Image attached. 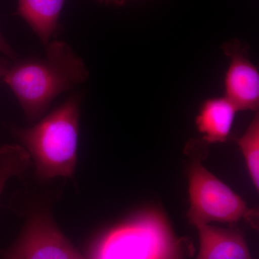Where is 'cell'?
Masks as SVG:
<instances>
[{
  "mask_svg": "<svg viewBox=\"0 0 259 259\" xmlns=\"http://www.w3.org/2000/svg\"><path fill=\"white\" fill-rule=\"evenodd\" d=\"M45 48L42 57L15 60L3 78L32 123L40 120L56 97L90 76L83 59L67 42L53 40Z\"/></svg>",
  "mask_w": 259,
  "mask_h": 259,
  "instance_id": "6da1fadb",
  "label": "cell"
},
{
  "mask_svg": "<svg viewBox=\"0 0 259 259\" xmlns=\"http://www.w3.org/2000/svg\"><path fill=\"white\" fill-rule=\"evenodd\" d=\"M83 93H74L30 127H15V137L32 156L42 180L73 177L77 161Z\"/></svg>",
  "mask_w": 259,
  "mask_h": 259,
  "instance_id": "7a4b0ae2",
  "label": "cell"
},
{
  "mask_svg": "<svg viewBox=\"0 0 259 259\" xmlns=\"http://www.w3.org/2000/svg\"><path fill=\"white\" fill-rule=\"evenodd\" d=\"M190 208L187 218L193 226L210 222L234 223L245 220L256 228L258 213L196 160L189 169Z\"/></svg>",
  "mask_w": 259,
  "mask_h": 259,
  "instance_id": "3957f363",
  "label": "cell"
},
{
  "mask_svg": "<svg viewBox=\"0 0 259 259\" xmlns=\"http://www.w3.org/2000/svg\"><path fill=\"white\" fill-rule=\"evenodd\" d=\"M177 251L168 226L151 214L108 235L99 245L95 259H164Z\"/></svg>",
  "mask_w": 259,
  "mask_h": 259,
  "instance_id": "277c9868",
  "label": "cell"
},
{
  "mask_svg": "<svg viewBox=\"0 0 259 259\" xmlns=\"http://www.w3.org/2000/svg\"><path fill=\"white\" fill-rule=\"evenodd\" d=\"M78 252L47 213H33L21 236L1 259H71Z\"/></svg>",
  "mask_w": 259,
  "mask_h": 259,
  "instance_id": "5b68a950",
  "label": "cell"
},
{
  "mask_svg": "<svg viewBox=\"0 0 259 259\" xmlns=\"http://www.w3.org/2000/svg\"><path fill=\"white\" fill-rule=\"evenodd\" d=\"M246 42L233 39L222 46L230 63L224 78V97L238 111L258 112L259 72L249 57Z\"/></svg>",
  "mask_w": 259,
  "mask_h": 259,
  "instance_id": "8992f818",
  "label": "cell"
},
{
  "mask_svg": "<svg viewBox=\"0 0 259 259\" xmlns=\"http://www.w3.org/2000/svg\"><path fill=\"white\" fill-rule=\"evenodd\" d=\"M199 251L197 259H251L243 235L237 230L199 224Z\"/></svg>",
  "mask_w": 259,
  "mask_h": 259,
  "instance_id": "52a82bcc",
  "label": "cell"
},
{
  "mask_svg": "<svg viewBox=\"0 0 259 259\" xmlns=\"http://www.w3.org/2000/svg\"><path fill=\"white\" fill-rule=\"evenodd\" d=\"M237 112L234 105L224 96L205 100L195 120L204 142L209 144L226 142Z\"/></svg>",
  "mask_w": 259,
  "mask_h": 259,
  "instance_id": "ba28073f",
  "label": "cell"
},
{
  "mask_svg": "<svg viewBox=\"0 0 259 259\" xmlns=\"http://www.w3.org/2000/svg\"><path fill=\"white\" fill-rule=\"evenodd\" d=\"M66 0H18L17 14L28 24L44 47L59 33V20Z\"/></svg>",
  "mask_w": 259,
  "mask_h": 259,
  "instance_id": "9c48e42d",
  "label": "cell"
},
{
  "mask_svg": "<svg viewBox=\"0 0 259 259\" xmlns=\"http://www.w3.org/2000/svg\"><path fill=\"white\" fill-rule=\"evenodd\" d=\"M237 144L243 153L247 168L255 189H259V115L255 113L248 128L239 139Z\"/></svg>",
  "mask_w": 259,
  "mask_h": 259,
  "instance_id": "30bf717a",
  "label": "cell"
},
{
  "mask_svg": "<svg viewBox=\"0 0 259 259\" xmlns=\"http://www.w3.org/2000/svg\"><path fill=\"white\" fill-rule=\"evenodd\" d=\"M30 158L23 146L8 145L0 148V194L10 177L21 175L28 168Z\"/></svg>",
  "mask_w": 259,
  "mask_h": 259,
  "instance_id": "8fae6325",
  "label": "cell"
},
{
  "mask_svg": "<svg viewBox=\"0 0 259 259\" xmlns=\"http://www.w3.org/2000/svg\"><path fill=\"white\" fill-rule=\"evenodd\" d=\"M0 53L11 60L15 61L18 59L16 52L10 45L9 42L7 41L6 39L3 36L1 32H0Z\"/></svg>",
  "mask_w": 259,
  "mask_h": 259,
  "instance_id": "7c38bea8",
  "label": "cell"
},
{
  "mask_svg": "<svg viewBox=\"0 0 259 259\" xmlns=\"http://www.w3.org/2000/svg\"><path fill=\"white\" fill-rule=\"evenodd\" d=\"M10 64L11 62L8 58H0V79H3Z\"/></svg>",
  "mask_w": 259,
  "mask_h": 259,
  "instance_id": "4fadbf2b",
  "label": "cell"
},
{
  "mask_svg": "<svg viewBox=\"0 0 259 259\" xmlns=\"http://www.w3.org/2000/svg\"><path fill=\"white\" fill-rule=\"evenodd\" d=\"M102 3L107 5H115V6H120V5H125L126 3L130 0H100Z\"/></svg>",
  "mask_w": 259,
  "mask_h": 259,
  "instance_id": "5bb4252c",
  "label": "cell"
},
{
  "mask_svg": "<svg viewBox=\"0 0 259 259\" xmlns=\"http://www.w3.org/2000/svg\"><path fill=\"white\" fill-rule=\"evenodd\" d=\"M164 259H180V254H179L178 251L175 252V253H172V254L168 255Z\"/></svg>",
  "mask_w": 259,
  "mask_h": 259,
  "instance_id": "9a60e30c",
  "label": "cell"
},
{
  "mask_svg": "<svg viewBox=\"0 0 259 259\" xmlns=\"http://www.w3.org/2000/svg\"><path fill=\"white\" fill-rule=\"evenodd\" d=\"M71 259H85V258H83V257L81 256V255H80L79 253H77Z\"/></svg>",
  "mask_w": 259,
  "mask_h": 259,
  "instance_id": "2e32d148",
  "label": "cell"
}]
</instances>
